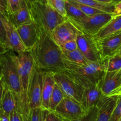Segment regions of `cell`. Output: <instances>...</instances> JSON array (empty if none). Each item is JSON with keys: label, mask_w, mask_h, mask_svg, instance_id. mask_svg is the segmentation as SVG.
<instances>
[{"label": "cell", "mask_w": 121, "mask_h": 121, "mask_svg": "<svg viewBox=\"0 0 121 121\" xmlns=\"http://www.w3.org/2000/svg\"><path fill=\"white\" fill-rule=\"evenodd\" d=\"M62 58L64 60L72 62V63L78 64L87 65L91 62L83 55L81 51L78 49L74 50L73 51H62Z\"/></svg>", "instance_id": "obj_23"}, {"label": "cell", "mask_w": 121, "mask_h": 121, "mask_svg": "<svg viewBox=\"0 0 121 121\" xmlns=\"http://www.w3.org/2000/svg\"><path fill=\"white\" fill-rule=\"evenodd\" d=\"M99 86L103 96H112L121 87V69L115 71H105Z\"/></svg>", "instance_id": "obj_14"}, {"label": "cell", "mask_w": 121, "mask_h": 121, "mask_svg": "<svg viewBox=\"0 0 121 121\" xmlns=\"http://www.w3.org/2000/svg\"><path fill=\"white\" fill-rule=\"evenodd\" d=\"M29 51L35 67L42 71L62 73L65 69L62 51L50 35L40 32L39 40Z\"/></svg>", "instance_id": "obj_1"}, {"label": "cell", "mask_w": 121, "mask_h": 121, "mask_svg": "<svg viewBox=\"0 0 121 121\" xmlns=\"http://www.w3.org/2000/svg\"><path fill=\"white\" fill-rule=\"evenodd\" d=\"M8 17L16 28L33 22L29 5L26 0H23L20 8L16 13L10 16H8Z\"/></svg>", "instance_id": "obj_20"}, {"label": "cell", "mask_w": 121, "mask_h": 121, "mask_svg": "<svg viewBox=\"0 0 121 121\" xmlns=\"http://www.w3.org/2000/svg\"><path fill=\"white\" fill-rule=\"evenodd\" d=\"M0 13L4 16H7L6 7L3 0H0Z\"/></svg>", "instance_id": "obj_40"}, {"label": "cell", "mask_w": 121, "mask_h": 121, "mask_svg": "<svg viewBox=\"0 0 121 121\" xmlns=\"http://www.w3.org/2000/svg\"><path fill=\"white\" fill-rule=\"evenodd\" d=\"M12 51H11V58L19 75L24 93L27 97L29 81L35 67L34 60L30 51H26L21 52L18 53L17 55L14 54Z\"/></svg>", "instance_id": "obj_5"}, {"label": "cell", "mask_w": 121, "mask_h": 121, "mask_svg": "<svg viewBox=\"0 0 121 121\" xmlns=\"http://www.w3.org/2000/svg\"><path fill=\"white\" fill-rule=\"evenodd\" d=\"M66 17L73 23L80 22L87 17L69 0H65Z\"/></svg>", "instance_id": "obj_22"}, {"label": "cell", "mask_w": 121, "mask_h": 121, "mask_svg": "<svg viewBox=\"0 0 121 121\" xmlns=\"http://www.w3.org/2000/svg\"><path fill=\"white\" fill-rule=\"evenodd\" d=\"M43 72L42 91L41 109L42 110L49 109V102L53 92L55 82L53 79L52 73Z\"/></svg>", "instance_id": "obj_18"}, {"label": "cell", "mask_w": 121, "mask_h": 121, "mask_svg": "<svg viewBox=\"0 0 121 121\" xmlns=\"http://www.w3.org/2000/svg\"><path fill=\"white\" fill-rule=\"evenodd\" d=\"M102 61L113 56L121 46V32L96 42Z\"/></svg>", "instance_id": "obj_15"}, {"label": "cell", "mask_w": 121, "mask_h": 121, "mask_svg": "<svg viewBox=\"0 0 121 121\" xmlns=\"http://www.w3.org/2000/svg\"><path fill=\"white\" fill-rule=\"evenodd\" d=\"M97 110H98L97 108L95 107L92 110H90L88 113L86 114L84 116L81 117V118L73 121H96Z\"/></svg>", "instance_id": "obj_32"}, {"label": "cell", "mask_w": 121, "mask_h": 121, "mask_svg": "<svg viewBox=\"0 0 121 121\" xmlns=\"http://www.w3.org/2000/svg\"><path fill=\"white\" fill-rule=\"evenodd\" d=\"M4 90V82L1 77H0V105L1 106L2 97Z\"/></svg>", "instance_id": "obj_39"}, {"label": "cell", "mask_w": 121, "mask_h": 121, "mask_svg": "<svg viewBox=\"0 0 121 121\" xmlns=\"http://www.w3.org/2000/svg\"><path fill=\"white\" fill-rule=\"evenodd\" d=\"M45 1L58 13L66 17L65 0H45Z\"/></svg>", "instance_id": "obj_27"}, {"label": "cell", "mask_w": 121, "mask_h": 121, "mask_svg": "<svg viewBox=\"0 0 121 121\" xmlns=\"http://www.w3.org/2000/svg\"><path fill=\"white\" fill-rule=\"evenodd\" d=\"M64 61V73L84 88H88L98 85L105 73L104 64L90 62L87 65Z\"/></svg>", "instance_id": "obj_3"}, {"label": "cell", "mask_w": 121, "mask_h": 121, "mask_svg": "<svg viewBox=\"0 0 121 121\" xmlns=\"http://www.w3.org/2000/svg\"><path fill=\"white\" fill-rule=\"evenodd\" d=\"M3 2H4V0H3Z\"/></svg>", "instance_id": "obj_51"}, {"label": "cell", "mask_w": 121, "mask_h": 121, "mask_svg": "<svg viewBox=\"0 0 121 121\" xmlns=\"http://www.w3.org/2000/svg\"><path fill=\"white\" fill-rule=\"evenodd\" d=\"M105 71H115L121 69V56L113 55L103 60Z\"/></svg>", "instance_id": "obj_26"}, {"label": "cell", "mask_w": 121, "mask_h": 121, "mask_svg": "<svg viewBox=\"0 0 121 121\" xmlns=\"http://www.w3.org/2000/svg\"><path fill=\"white\" fill-rule=\"evenodd\" d=\"M112 96H121V87L113 94Z\"/></svg>", "instance_id": "obj_42"}, {"label": "cell", "mask_w": 121, "mask_h": 121, "mask_svg": "<svg viewBox=\"0 0 121 121\" xmlns=\"http://www.w3.org/2000/svg\"><path fill=\"white\" fill-rule=\"evenodd\" d=\"M23 0H4L7 16L16 13L20 8Z\"/></svg>", "instance_id": "obj_28"}, {"label": "cell", "mask_w": 121, "mask_h": 121, "mask_svg": "<svg viewBox=\"0 0 121 121\" xmlns=\"http://www.w3.org/2000/svg\"><path fill=\"white\" fill-rule=\"evenodd\" d=\"M121 121V96H119L117 104L114 109L113 112L110 117L109 121Z\"/></svg>", "instance_id": "obj_30"}, {"label": "cell", "mask_w": 121, "mask_h": 121, "mask_svg": "<svg viewBox=\"0 0 121 121\" xmlns=\"http://www.w3.org/2000/svg\"><path fill=\"white\" fill-rule=\"evenodd\" d=\"M71 1L77 2L80 4L91 7L108 13L113 14L115 9V4L113 3L108 4V3H100L96 0H71Z\"/></svg>", "instance_id": "obj_24"}, {"label": "cell", "mask_w": 121, "mask_h": 121, "mask_svg": "<svg viewBox=\"0 0 121 121\" xmlns=\"http://www.w3.org/2000/svg\"><path fill=\"white\" fill-rule=\"evenodd\" d=\"M60 49L62 51H73L78 49L77 43L76 39L75 40H69V41L66 42L61 43L59 45Z\"/></svg>", "instance_id": "obj_31"}, {"label": "cell", "mask_w": 121, "mask_h": 121, "mask_svg": "<svg viewBox=\"0 0 121 121\" xmlns=\"http://www.w3.org/2000/svg\"></svg>", "instance_id": "obj_53"}, {"label": "cell", "mask_w": 121, "mask_h": 121, "mask_svg": "<svg viewBox=\"0 0 121 121\" xmlns=\"http://www.w3.org/2000/svg\"><path fill=\"white\" fill-rule=\"evenodd\" d=\"M113 17V14L104 12L87 16L82 20L73 23L81 32L93 36Z\"/></svg>", "instance_id": "obj_8"}, {"label": "cell", "mask_w": 121, "mask_h": 121, "mask_svg": "<svg viewBox=\"0 0 121 121\" xmlns=\"http://www.w3.org/2000/svg\"><path fill=\"white\" fill-rule=\"evenodd\" d=\"M116 55L121 56V47L118 49V50H117V51L115 52V53L113 55Z\"/></svg>", "instance_id": "obj_45"}, {"label": "cell", "mask_w": 121, "mask_h": 121, "mask_svg": "<svg viewBox=\"0 0 121 121\" xmlns=\"http://www.w3.org/2000/svg\"><path fill=\"white\" fill-rule=\"evenodd\" d=\"M1 108L9 115H10L16 108V100L13 93L5 84L2 97Z\"/></svg>", "instance_id": "obj_21"}, {"label": "cell", "mask_w": 121, "mask_h": 121, "mask_svg": "<svg viewBox=\"0 0 121 121\" xmlns=\"http://www.w3.org/2000/svg\"><path fill=\"white\" fill-rule=\"evenodd\" d=\"M1 106L0 105V109H1Z\"/></svg>", "instance_id": "obj_49"}, {"label": "cell", "mask_w": 121, "mask_h": 121, "mask_svg": "<svg viewBox=\"0 0 121 121\" xmlns=\"http://www.w3.org/2000/svg\"><path fill=\"white\" fill-rule=\"evenodd\" d=\"M0 77L12 91L16 100V109L22 119L31 121V111L24 93L19 75L11 56V50L0 56Z\"/></svg>", "instance_id": "obj_2"}, {"label": "cell", "mask_w": 121, "mask_h": 121, "mask_svg": "<svg viewBox=\"0 0 121 121\" xmlns=\"http://www.w3.org/2000/svg\"><path fill=\"white\" fill-rule=\"evenodd\" d=\"M4 15L0 13V40L1 41L3 45L5 46L6 42V34H5V30L4 27V23H3V16Z\"/></svg>", "instance_id": "obj_34"}, {"label": "cell", "mask_w": 121, "mask_h": 121, "mask_svg": "<svg viewBox=\"0 0 121 121\" xmlns=\"http://www.w3.org/2000/svg\"><path fill=\"white\" fill-rule=\"evenodd\" d=\"M3 23L6 34L5 46L11 51L18 53L27 51L21 40L17 28L11 22L7 16H3Z\"/></svg>", "instance_id": "obj_12"}, {"label": "cell", "mask_w": 121, "mask_h": 121, "mask_svg": "<svg viewBox=\"0 0 121 121\" xmlns=\"http://www.w3.org/2000/svg\"><path fill=\"white\" fill-rule=\"evenodd\" d=\"M41 109H35L31 110V121H39Z\"/></svg>", "instance_id": "obj_35"}, {"label": "cell", "mask_w": 121, "mask_h": 121, "mask_svg": "<svg viewBox=\"0 0 121 121\" xmlns=\"http://www.w3.org/2000/svg\"><path fill=\"white\" fill-rule=\"evenodd\" d=\"M112 1L113 4H116V3H118L119 2H121V0H112Z\"/></svg>", "instance_id": "obj_46"}, {"label": "cell", "mask_w": 121, "mask_h": 121, "mask_svg": "<svg viewBox=\"0 0 121 121\" xmlns=\"http://www.w3.org/2000/svg\"><path fill=\"white\" fill-rule=\"evenodd\" d=\"M26 1H27V4H30V3H32V2L35 1H36V0H26Z\"/></svg>", "instance_id": "obj_47"}, {"label": "cell", "mask_w": 121, "mask_h": 121, "mask_svg": "<svg viewBox=\"0 0 121 121\" xmlns=\"http://www.w3.org/2000/svg\"><path fill=\"white\" fill-rule=\"evenodd\" d=\"M119 96H102L96 107L97 115L96 121H109L117 104Z\"/></svg>", "instance_id": "obj_16"}, {"label": "cell", "mask_w": 121, "mask_h": 121, "mask_svg": "<svg viewBox=\"0 0 121 121\" xmlns=\"http://www.w3.org/2000/svg\"><path fill=\"white\" fill-rule=\"evenodd\" d=\"M0 121H10V115L5 113L2 108L0 109Z\"/></svg>", "instance_id": "obj_37"}, {"label": "cell", "mask_w": 121, "mask_h": 121, "mask_svg": "<svg viewBox=\"0 0 121 121\" xmlns=\"http://www.w3.org/2000/svg\"><path fill=\"white\" fill-rule=\"evenodd\" d=\"M97 1L100 2V3H108V4H112V0H96Z\"/></svg>", "instance_id": "obj_43"}, {"label": "cell", "mask_w": 121, "mask_h": 121, "mask_svg": "<svg viewBox=\"0 0 121 121\" xmlns=\"http://www.w3.org/2000/svg\"><path fill=\"white\" fill-rule=\"evenodd\" d=\"M74 5L77 7V8H78L85 15H86L87 16H93V15L97 14L102 13H104V11H102L101 10H97L96 9H94L93 7H91L87 6V5H84V4H80V3H77V2L74 1H71V0H69ZM106 13V12H105Z\"/></svg>", "instance_id": "obj_29"}, {"label": "cell", "mask_w": 121, "mask_h": 121, "mask_svg": "<svg viewBox=\"0 0 121 121\" xmlns=\"http://www.w3.org/2000/svg\"><path fill=\"white\" fill-rule=\"evenodd\" d=\"M10 121H22V116L16 108L10 114Z\"/></svg>", "instance_id": "obj_36"}, {"label": "cell", "mask_w": 121, "mask_h": 121, "mask_svg": "<svg viewBox=\"0 0 121 121\" xmlns=\"http://www.w3.org/2000/svg\"><path fill=\"white\" fill-rule=\"evenodd\" d=\"M10 50L4 45H0V56L5 54Z\"/></svg>", "instance_id": "obj_41"}, {"label": "cell", "mask_w": 121, "mask_h": 121, "mask_svg": "<svg viewBox=\"0 0 121 121\" xmlns=\"http://www.w3.org/2000/svg\"><path fill=\"white\" fill-rule=\"evenodd\" d=\"M32 20L40 30L50 35L60 24L67 20L51 7L45 0H36L28 4Z\"/></svg>", "instance_id": "obj_4"}, {"label": "cell", "mask_w": 121, "mask_h": 121, "mask_svg": "<svg viewBox=\"0 0 121 121\" xmlns=\"http://www.w3.org/2000/svg\"><path fill=\"white\" fill-rule=\"evenodd\" d=\"M0 45H3V43L1 42V40H0Z\"/></svg>", "instance_id": "obj_48"}, {"label": "cell", "mask_w": 121, "mask_h": 121, "mask_svg": "<svg viewBox=\"0 0 121 121\" xmlns=\"http://www.w3.org/2000/svg\"><path fill=\"white\" fill-rule=\"evenodd\" d=\"M55 83L59 86L66 97L81 104L85 88L71 78L65 73H52Z\"/></svg>", "instance_id": "obj_7"}, {"label": "cell", "mask_w": 121, "mask_h": 121, "mask_svg": "<svg viewBox=\"0 0 121 121\" xmlns=\"http://www.w3.org/2000/svg\"><path fill=\"white\" fill-rule=\"evenodd\" d=\"M102 96L103 94L99 84L84 90L81 105L85 114L88 113L90 110L96 107Z\"/></svg>", "instance_id": "obj_17"}, {"label": "cell", "mask_w": 121, "mask_h": 121, "mask_svg": "<svg viewBox=\"0 0 121 121\" xmlns=\"http://www.w3.org/2000/svg\"><path fill=\"white\" fill-rule=\"evenodd\" d=\"M22 121H24V120H22Z\"/></svg>", "instance_id": "obj_50"}, {"label": "cell", "mask_w": 121, "mask_h": 121, "mask_svg": "<svg viewBox=\"0 0 121 121\" xmlns=\"http://www.w3.org/2000/svg\"><path fill=\"white\" fill-rule=\"evenodd\" d=\"M43 110L44 113L43 121H63L62 119L53 112L48 110Z\"/></svg>", "instance_id": "obj_33"}, {"label": "cell", "mask_w": 121, "mask_h": 121, "mask_svg": "<svg viewBox=\"0 0 121 121\" xmlns=\"http://www.w3.org/2000/svg\"><path fill=\"white\" fill-rule=\"evenodd\" d=\"M81 32L77 27L67 18L65 22L56 27L51 37L58 45L72 40H75Z\"/></svg>", "instance_id": "obj_11"}, {"label": "cell", "mask_w": 121, "mask_h": 121, "mask_svg": "<svg viewBox=\"0 0 121 121\" xmlns=\"http://www.w3.org/2000/svg\"><path fill=\"white\" fill-rule=\"evenodd\" d=\"M63 121H64V120H63Z\"/></svg>", "instance_id": "obj_52"}, {"label": "cell", "mask_w": 121, "mask_h": 121, "mask_svg": "<svg viewBox=\"0 0 121 121\" xmlns=\"http://www.w3.org/2000/svg\"><path fill=\"white\" fill-rule=\"evenodd\" d=\"M65 96L64 95V93L62 92V91L60 90L59 86L55 83L51 99H50L48 110L53 112L57 106L63 100Z\"/></svg>", "instance_id": "obj_25"}, {"label": "cell", "mask_w": 121, "mask_h": 121, "mask_svg": "<svg viewBox=\"0 0 121 121\" xmlns=\"http://www.w3.org/2000/svg\"><path fill=\"white\" fill-rule=\"evenodd\" d=\"M113 14L114 16L121 15V2L115 4V9Z\"/></svg>", "instance_id": "obj_38"}, {"label": "cell", "mask_w": 121, "mask_h": 121, "mask_svg": "<svg viewBox=\"0 0 121 121\" xmlns=\"http://www.w3.org/2000/svg\"><path fill=\"white\" fill-rule=\"evenodd\" d=\"M78 49L91 62L103 63L97 42L92 36L80 32L76 38Z\"/></svg>", "instance_id": "obj_9"}, {"label": "cell", "mask_w": 121, "mask_h": 121, "mask_svg": "<svg viewBox=\"0 0 121 121\" xmlns=\"http://www.w3.org/2000/svg\"><path fill=\"white\" fill-rule=\"evenodd\" d=\"M43 80V72L35 67L29 81L27 93V99L30 111L35 109H41Z\"/></svg>", "instance_id": "obj_6"}, {"label": "cell", "mask_w": 121, "mask_h": 121, "mask_svg": "<svg viewBox=\"0 0 121 121\" xmlns=\"http://www.w3.org/2000/svg\"><path fill=\"white\" fill-rule=\"evenodd\" d=\"M53 112L66 121H75L86 115L80 103L66 96L57 106Z\"/></svg>", "instance_id": "obj_10"}, {"label": "cell", "mask_w": 121, "mask_h": 121, "mask_svg": "<svg viewBox=\"0 0 121 121\" xmlns=\"http://www.w3.org/2000/svg\"><path fill=\"white\" fill-rule=\"evenodd\" d=\"M44 119V113L43 110L41 109V112H40V119H39V121H43Z\"/></svg>", "instance_id": "obj_44"}, {"label": "cell", "mask_w": 121, "mask_h": 121, "mask_svg": "<svg viewBox=\"0 0 121 121\" xmlns=\"http://www.w3.org/2000/svg\"><path fill=\"white\" fill-rule=\"evenodd\" d=\"M17 30L22 43L29 51L33 48L40 38V30L33 22L18 27Z\"/></svg>", "instance_id": "obj_13"}, {"label": "cell", "mask_w": 121, "mask_h": 121, "mask_svg": "<svg viewBox=\"0 0 121 121\" xmlns=\"http://www.w3.org/2000/svg\"><path fill=\"white\" fill-rule=\"evenodd\" d=\"M120 32H121V15L114 16L93 37L96 42H98Z\"/></svg>", "instance_id": "obj_19"}]
</instances>
